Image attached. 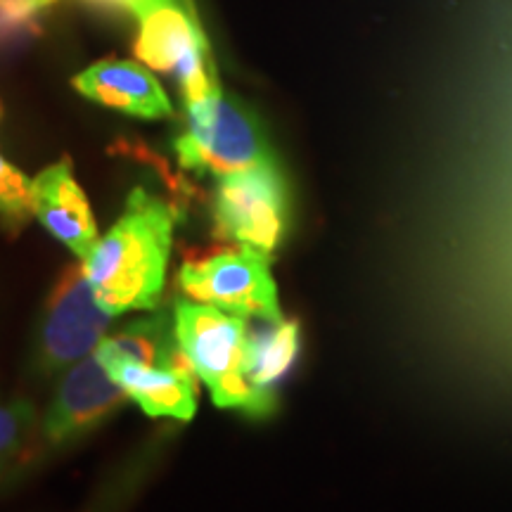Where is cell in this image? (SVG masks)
Here are the masks:
<instances>
[{
  "instance_id": "obj_15",
  "label": "cell",
  "mask_w": 512,
  "mask_h": 512,
  "mask_svg": "<svg viewBox=\"0 0 512 512\" xmlns=\"http://www.w3.org/2000/svg\"><path fill=\"white\" fill-rule=\"evenodd\" d=\"M34 411L27 401L0 406V463H5L17 451L24 437H27Z\"/></svg>"
},
{
  "instance_id": "obj_14",
  "label": "cell",
  "mask_w": 512,
  "mask_h": 512,
  "mask_svg": "<svg viewBox=\"0 0 512 512\" xmlns=\"http://www.w3.org/2000/svg\"><path fill=\"white\" fill-rule=\"evenodd\" d=\"M34 214L31 181L8 159L0 157V221L10 230H19Z\"/></svg>"
},
{
  "instance_id": "obj_11",
  "label": "cell",
  "mask_w": 512,
  "mask_h": 512,
  "mask_svg": "<svg viewBox=\"0 0 512 512\" xmlns=\"http://www.w3.org/2000/svg\"><path fill=\"white\" fill-rule=\"evenodd\" d=\"M107 373L152 418L190 420L197 408L195 370L192 368H150L110 366Z\"/></svg>"
},
{
  "instance_id": "obj_6",
  "label": "cell",
  "mask_w": 512,
  "mask_h": 512,
  "mask_svg": "<svg viewBox=\"0 0 512 512\" xmlns=\"http://www.w3.org/2000/svg\"><path fill=\"white\" fill-rule=\"evenodd\" d=\"M112 313L102 309L83 266H67L55 280L36 337V361L46 373L72 366L100 347Z\"/></svg>"
},
{
  "instance_id": "obj_10",
  "label": "cell",
  "mask_w": 512,
  "mask_h": 512,
  "mask_svg": "<svg viewBox=\"0 0 512 512\" xmlns=\"http://www.w3.org/2000/svg\"><path fill=\"white\" fill-rule=\"evenodd\" d=\"M83 98L138 119H166L174 114L169 95L150 69L133 60H100L74 76Z\"/></svg>"
},
{
  "instance_id": "obj_2",
  "label": "cell",
  "mask_w": 512,
  "mask_h": 512,
  "mask_svg": "<svg viewBox=\"0 0 512 512\" xmlns=\"http://www.w3.org/2000/svg\"><path fill=\"white\" fill-rule=\"evenodd\" d=\"M174 325L185 358L207 384L216 406L238 408L249 415L273 411L275 399L256 392L247 380L245 318L209 304L176 302Z\"/></svg>"
},
{
  "instance_id": "obj_12",
  "label": "cell",
  "mask_w": 512,
  "mask_h": 512,
  "mask_svg": "<svg viewBox=\"0 0 512 512\" xmlns=\"http://www.w3.org/2000/svg\"><path fill=\"white\" fill-rule=\"evenodd\" d=\"M95 354L102 366H150V368H192L176 337V325L166 313L131 320L119 332L102 339Z\"/></svg>"
},
{
  "instance_id": "obj_4",
  "label": "cell",
  "mask_w": 512,
  "mask_h": 512,
  "mask_svg": "<svg viewBox=\"0 0 512 512\" xmlns=\"http://www.w3.org/2000/svg\"><path fill=\"white\" fill-rule=\"evenodd\" d=\"M214 233L226 242L252 247L271 259L290 230V188L278 162L219 176L214 200Z\"/></svg>"
},
{
  "instance_id": "obj_7",
  "label": "cell",
  "mask_w": 512,
  "mask_h": 512,
  "mask_svg": "<svg viewBox=\"0 0 512 512\" xmlns=\"http://www.w3.org/2000/svg\"><path fill=\"white\" fill-rule=\"evenodd\" d=\"M136 22V55L140 62L174 76L185 105L204 100L221 86L209 46L188 3L159 5Z\"/></svg>"
},
{
  "instance_id": "obj_16",
  "label": "cell",
  "mask_w": 512,
  "mask_h": 512,
  "mask_svg": "<svg viewBox=\"0 0 512 512\" xmlns=\"http://www.w3.org/2000/svg\"><path fill=\"white\" fill-rule=\"evenodd\" d=\"M57 0H22V3L17 5L15 15H12V24L15 22H27L38 12H43L50 5H55ZM100 3H107V5H114V8L124 10V12H131L133 17H143L145 12L159 8V5H171V3H183V0H100Z\"/></svg>"
},
{
  "instance_id": "obj_8",
  "label": "cell",
  "mask_w": 512,
  "mask_h": 512,
  "mask_svg": "<svg viewBox=\"0 0 512 512\" xmlns=\"http://www.w3.org/2000/svg\"><path fill=\"white\" fill-rule=\"evenodd\" d=\"M126 392L102 366L98 354L83 358L64 373L53 406L43 422V432L53 444L81 437L102 420L119 411Z\"/></svg>"
},
{
  "instance_id": "obj_13",
  "label": "cell",
  "mask_w": 512,
  "mask_h": 512,
  "mask_svg": "<svg viewBox=\"0 0 512 512\" xmlns=\"http://www.w3.org/2000/svg\"><path fill=\"white\" fill-rule=\"evenodd\" d=\"M247 328V380L259 394L275 399L273 389L285 380L302 347L297 320L283 316L245 318Z\"/></svg>"
},
{
  "instance_id": "obj_5",
  "label": "cell",
  "mask_w": 512,
  "mask_h": 512,
  "mask_svg": "<svg viewBox=\"0 0 512 512\" xmlns=\"http://www.w3.org/2000/svg\"><path fill=\"white\" fill-rule=\"evenodd\" d=\"M178 285L195 302L240 318L280 313L278 287L268 268V256L252 247L190 254L178 271Z\"/></svg>"
},
{
  "instance_id": "obj_1",
  "label": "cell",
  "mask_w": 512,
  "mask_h": 512,
  "mask_svg": "<svg viewBox=\"0 0 512 512\" xmlns=\"http://www.w3.org/2000/svg\"><path fill=\"white\" fill-rule=\"evenodd\" d=\"M176 214L169 204L136 188L121 219L83 259L88 283L112 316L157 309L174 242Z\"/></svg>"
},
{
  "instance_id": "obj_3",
  "label": "cell",
  "mask_w": 512,
  "mask_h": 512,
  "mask_svg": "<svg viewBox=\"0 0 512 512\" xmlns=\"http://www.w3.org/2000/svg\"><path fill=\"white\" fill-rule=\"evenodd\" d=\"M174 147L183 169L197 174L228 176L278 162L259 119L221 86L204 100L185 105V126Z\"/></svg>"
},
{
  "instance_id": "obj_18",
  "label": "cell",
  "mask_w": 512,
  "mask_h": 512,
  "mask_svg": "<svg viewBox=\"0 0 512 512\" xmlns=\"http://www.w3.org/2000/svg\"><path fill=\"white\" fill-rule=\"evenodd\" d=\"M0 114H3V105H0Z\"/></svg>"
},
{
  "instance_id": "obj_9",
  "label": "cell",
  "mask_w": 512,
  "mask_h": 512,
  "mask_svg": "<svg viewBox=\"0 0 512 512\" xmlns=\"http://www.w3.org/2000/svg\"><path fill=\"white\" fill-rule=\"evenodd\" d=\"M34 216L53 238L86 259L98 245V223L93 209L72 174V162L62 159L43 169L31 181Z\"/></svg>"
},
{
  "instance_id": "obj_17",
  "label": "cell",
  "mask_w": 512,
  "mask_h": 512,
  "mask_svg": "<svg viewBox=\"0 0 512 512\" xmlns=\"http://www.w3.org/2000/svg\"><path fill=\"white\" fill-rule=\"evenodd\" d=\"M19 3H22V0H0V19L12 24V15H15Z\"/></svg>"
}]
</instances>
